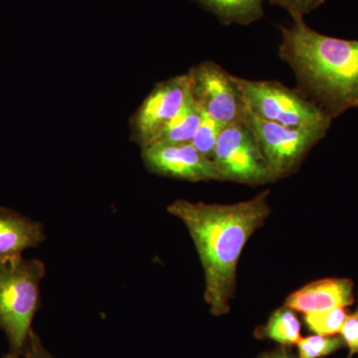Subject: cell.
<instances>
[{
    "label": "cell",
    "instance_id": "cell-5",
    "mask_svg": "<svg viewBox=\"0 0 358 358\" xmlns=\"http://www.w3.org/2000/svg\"><path fill=\"white\" fill-rule=\"evenodd\" d=\"M246 122L260 145L273 183L296 173L313 148L327 134L322 129L287 128L259 119L248 110Z\"/></svg>",
    "mask_w": 358,
    "mask_h": 358
},
{
    "label": "cell",
    "instance_id": "cell-13",
    "mask_svg": "<svg viewBox=\"0 0 358 358\" xmlns=\"http://www.w3.org/2000/svg\"><path fill=\"white\" fill-rule=\"evenodd\" d=\"M256 336L287 348L296 345L301 338L300 320L293 308L284 306L271 315L267 324L258 329Z\"/></svg>",
    "mask_w": 358,
    "mask_h": 358
},
{
    "label": "cell",
    "instance_id": "cell-22",
    "mask_svg": "<svg viewBox=\"0 0 358 358\" xmlns=\"http://www.w3.org/2000/svg\"><path fill=\"white\" fill-rule=\"evenodd\" d=\"M1 358H20V355H15V353H8V355H4L3 357Z\"/></svg>",
    "mask_w": 358,
    "mask_h": 358
},
{
    "label": "cell",
    "instance_id": "cell-7",
    "mask_svg": "<svg viewBox=\"0 0 358 358\" xmlns=\"http://www.w3.org/2000/svg\"><path fill=\"white\" fill-rule=\"evenodd\" d=\"M190 93L205 114L224 127L246 119L247 107L233 81V75L213 61L190 69Z\"/></svg>",
    "mask_w": 358,
    "mask_h": 358
},
{
    "label": "cell",
    "instance_id": "cell-9",
    "mask_svg": "<svg viewBox=\"0 0 358 358\" xmlns=\"http://www.w3.org/2000/svg\"><path fill=\"white\" fill-rule=\"evenodd\" d=\"M141 150L143 164L157 176L192 182L223 181L213 160L202 155L192 143H154Z\"/></svg>",
    "mask_w": 358,
    "mask_h": 358
},
{
    "label": "cell",
    "instance_id": "cell-14",
    "mask_svg": "<svg viewBox=\"0 0 358 358\" xmlns=\"http://www.w3.org/2000/svg\"><path fill=\"white\" fill-rule=\"evenodd\" d=\"M202 119V110L190 95L185 107L154 143H192ZM152 143V145H154Z\"/></svg>",
    "mask_w": 358,
    "mask_h": 358
},
{
    "label": "cell",
    "instance_id": "cell-17",
    "mask_svg": "<svg viewBox=\"0 0 358 358\" xmlns=\"http://www.w3.org/2000/svg\"><path fill=\"white\" fill-rule=\"evenodd\" d=\"M223 129V124L202 112L201 122H200L199 128L192 141L193 147L199 150L205 157L213 159L216 143H217L219 136Z\"/></svg>",
    "mask_w": 358,
    "mask_h": 358
},
{
    "label": "cell",
    "instance_id": "cell-18",
    "mask_svg": "<svg viewBox=\"0 0 358 358\" xmlns=\"http://www.w3.org/2000/svg\"><path fill=\"white\" fill-rule=\"evenodd\" d=\"M326 0H268L270 3L288 11L293 20H303L305 15L322 6Z\"/></svg>",
    "mask_w": 358,
    "mask_h": 358
},
{
    "label": "cell",
    "instance_id": "cell-15",
    "mask_svg": "<svg viewBox=\"0 0 358 358\" xmlns=\"http://www.w3.org/2000/svg\"><path fill=\"white\" fill-rule=\"evenodd\" d=\"M345 308H331L305 313V324L312 333L320 336H336L348 319Z\"/></svg>",
    "mask_w": 358,
    "mask_h": 358
},
{
    "label": "cell",
    "instance_id": "cell-23",
    "mask_svg": "<svg viewBox=\"0 0 358 358\" xmlns=\"http://www.w3.org/2000/svg\"><path fill=\"white\" fill-rule=\"evenodd\" d=\"M355 315H357L358 317V306H357V310H355Z\"/></svg>",
    "mask_w": 358,
    "mask_h": 358
},
{
    "label": "cell",
    "instance_id": "cell-11",
    "mask_svg": "<svg viewBox=\"0 0 358 358\" xmlns=\"http://www.w3.org/2000/svg\"><path fill=\"white\" fill-rule=\"evenodd\" d=\"M46 240L42 223L0 206V258L20 255L37 248Z\"/></svg>",
    "mask_w": 358,
    "mask_h": 358
},
{
    "label": "cell",
    "instance_id": "cell-3",
    "mask_svg": "<svg viewBox=\"0 0 358 358\" xmlns=\"http://www.w3.org/2000/svg\"><path fill=\"white\" fill-rule=\"evenodd\" d=\"M46 274L44 263L22 255L0 258V329L11 352L22 355L40 306V286Z\"/></svg>",
    "mask_w": 358,
    "mask_h": 358
},
{
    "label": "cell",
    "instance_id": "cell-12",
    "mask_svg": "<svg viewBox=\"0 0 358 358\" xmlns=\"http://www.w3.org/2000/svg\"><path fill=\"white\" fill-rule=\"evenodd\" d=\"M223 25H249L264 17L265 0H193Z\"/></svg>",
    "mask_w": 358,
    "mask_h": 358
},
{
    "label": "cell",
    "instance_id": "cell-6",
    "mask_svg": "<svg viewBox=\"0 0 358 358\" xmlns=\"http://www.w3.org/2000/svg\"><path fill=\"white\" fill-rule=\"evenodd\" d=\"M212 160L223 181L252 186L273 183L260 145L246 119L224 127Z\"/></svg>",
    "mask_w": 358,
    "mask_h": 358
},
{
    "label": "cell",
    "instance_id": "cell-8",
    "mask_svg": "<svg viewBox=\"0 0 358 358\" xmlns=\"http://www.w3.org/2000/svg\"><path fill=\"white\" fill-rule=\"evenodd\" d=\"M188 74L179 75L160 82L150 92L134 115L133 138L141 148L157 141L189 99Z\"/></svg>",
    "mask_w": 358,
    "mask_h": 358
},
{
    "label": "cell",
    "instance_id": "cell-4",
    "mask_svg": "<svg viewBox=\"0 0 358 358\" xmlns=\"http://www.w3.org/2000/svg\"><path fill=\"white\" fill-rule=\"evenodd\" d=\"M247 110L264 121L287 128L329 131L333 120L296 88L275 80L244 79L233 76Z\"/></svg>",
    "mask_w": 358,
    "mask_h": 358
},
{
    "label": "cell",
    "instance_id": "cell-20",
    "mask_svg": "<svg viewBox=\"0 0 358 358\" xmlns=\"http://www.w3.org/2000/svg\"><path fill=\"white\" fill-rule=\"evenodd\" d=\"M22 355L24 358H56L45 348L41 339L33 329L26 341Z\"/></svg>",
    "mask_w": 358,
    "mask_h": 358
},
{
    "label": "cell",
    "instance_id": "cell-21",
    "mask_svg": "<svg viewBox=\"0 0 358 358\" xmlns=\"http://www.w3.org/2000/svg\"><path fill=\"white\" fill-rule=\"evenodd\" d=\"M256 358H299L294 355L291 350L287 346H281V348H275L271 352L261 353L259 357Z\"/></svg>",
    "mask_w": 358,
    "mask_h": 358
},
{
    "label": "cell",
    "instance_id": "cell-16",
    "mask_svg": "<svg viewBox=\"0 0 358 358\" xmlns=\"http://www.w3.org/2000/svg\"><path fill=\"white\" fill-rule=\"evenodd\" d=\"M299 358H322L333 355L343 348H345L341 336H313L301 338L298 343Z\"/></svg>",
    "mask_w": 358,
    "mask_h": 358
},
{
    "label": "cell",
    "instance_id": "cell-1",
    "mask_svg": "<svg viewBox=\"0 0 358 358\" xmlns=\"http://www.w3.org/2000/svg\"><path fill=\"white\" fill-rule=\"evenodd\" d=\"M270 192L235 204H208L178 199L167 206L192 237L205 278L204 301L215 317L229 313L237 266L252 235L271 213Z\"/></svg>",
    "mask_w": 358,
    "mask_h": 358
},
{
    "label": "cell",
    "instance_id": "cell-19",
    "mask_svg": "<svg viewBox=\"0 0 358 358\" xmlns=\"http://www.w3.org/2000/svg\"><path fill=\"white\" fill-rule=\"evenodd\" d=\"M345 348L350 350V358L358 355V317L355 313L348 315L345 324L339 331Z\"/></svg>",
    "mask_w": 358,
    "mask_h": 358
},
{
    "label": "cell",
    "instance_id": "cell-2",
    "mask_svg": "<svg viewBox=\"0 0 358 358\" xmlns=\"http://www.w3.org/2000/svg\"><path fill=\"white\" fill-rule=\"evenodd\" d=\"M279 57L293 70L296 88L331 120L358 108V40L327 36L303 20L281 27Z\"/></svg>",
    "mask_w": 358,
    "mask_h": 358
},
{
    "label": "cell",
    "instance_id": "cell-10",
    "mask_svg": "<svg viewBox=\"0 0 358 358\" xmlns=\"http://www.w3.org/2000/svg\"><path fill=\"white\" fill-rule=\"evenodd\" d=\"M355 303V284L346 278L317 280L296 289L287 298L285 306L294 312H320L348 308Z\"/></svg>",
    "mask_w": 358,
    "mask_h": 358
}]
</instances>
